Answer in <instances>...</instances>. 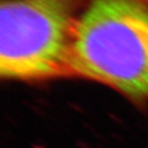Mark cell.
Instances as JSON below:
<instances>
[{
	"label": "cell",
	"instance_id": "3",
	"mask_svg": "<svg viewBox=\"0 0 148 148\" xmlns=\"http://www.w3.org/2000/svg\"><path fill=\"white\" fill-rule=\"evenodd\" d=\"M140 1H142V2L146 3V4H148V0H140Z\"/></svg>",
	"mask_w": 148,
	"mask_h": 148
},
{
	"label": "cell",
	"instance_id": "1",
	"mask_svg": "<svg viewBox=\"0 0 148 148\" xmlns=\"http://www.w3.org/2000/svg\"><path fill=\"white\" fill-rule=\"evenodd\" d=\"M73 73L148 102V4L88 0L75 36Z\"/></svg>",
	"mask_w": 148,
	"mask_h": 148
},
{
	"label": "cell",
	"instance_id": "2",
	"mask_svg": "<svg viewBox=\"0 0 148 148\" xmlns=\"http://www.w3.org/2000/svg\"><path fill=\"white\" fill-rule=\"evenodd\" d=\"M88 0H2L0 75L36 82L74 78L77 27Z\"/></svg>",
	"mask_w": 148,
	"mask_h": 148
}]
</instances>
